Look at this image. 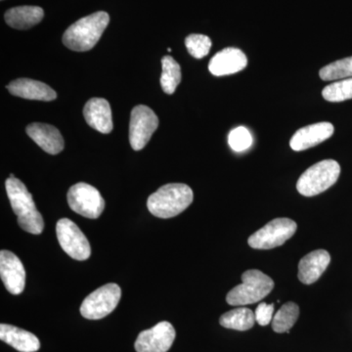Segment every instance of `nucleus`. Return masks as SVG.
Wrapping results in <instances>:
<instances>
[{
	"label": "nucleus",
	"mask_w": 352,
	"mask_h": 352,
	"mask_svg": "<svg viewBox=\"0 0 352 352\" xmlns=\"http://www.w3.org/2000/svg\"><path fill=\"white\" fill-rule=\"evenodd\" d=\"M335 127L331 122H317L298 129L289 141L294 151L300 152L314 147L333 135Z\"/></svg>",
	"instance_id": "nucleus-13"
},
{
	"label": "nucleus",
	"mask_w": 352,
	"mask_h": 352,
	"mask_svg": "<svg viewBox=\"0 0 352 352\" xmlns=\"http://www.w3.org/2000/svg\"><path fill=\"white\" fill-rule=\"evenodd\" d=\"M300 315V307L295 302H287L278 310L272 319L273 331L276 333H289Z\"/></svg>",
	"instance_id": "nucleus-23"
},
{
	"label": "nucleus",
	"mask_w": 352,
	"mask_h": 352,
	"mask_svg": "<svg viewBox=\"0 0 352 352\" xmlns=\"http://www.w3.org/2000/svg\"><path fill=\"white\" fill-rule=\"evenodd\" d=\"M330 261V254L325 250L309 252L298 263V279L305 285L315 283L327 270Z\"/></svg>",
	"instance_id": "nucleus-18"
},
{
	"label": "nucleus",
	"mask_w": 352,
	"mask_h": 352,
	"mask_svg": "<svg viewBox=\"0 0 352 352\" xmlns=\"http://www.w3.org/2000/svg\"><path fill=\"white\" fill-rule=\"evenodd\" d=\"M108 13L99 11L76 21L63 36V43L69 50L83 52L92 50L108 27Z\"/></svg>",
	"instance_id": "nucleus-3"
},
{
	"label": "nucleus",
	"mask_w": 352,
	"mask_h": 352,
	"mask_svg": "<svg viewBox=\"0 0 352 352\" xmlns=\"http://www.w3.org/2000/svg\"><path fill=\"white\" fill-rule=\"evenodd\" d=\"M273 314H274V305H267L265 302L261 303L256 307V312H254L256 321L261 326H267L274 317Z\"/></svg>",
	"instance_id": "nucleus-28"
},
{
	"label": "nucleus",
	"mask_w": 352,
	"mask_h": 352,
	"mask_svg": "<svg viewBox=\"0 0 352 352\" xmlns=\"http://www.w3.org/2000/svg\"><path fill=\"white\" fill-rule=\"evenodd\" d=\"M175 330L170 322L163 321L139 333L135 342L138 352H168L175 340Z\"/></svg>",
	"instance_id": "nucleus-11"
},
{
	"label": "nucleus",
	"mask_w": 352,
	"mask_h": 352,
	"mask_svg": "<svg viewBox=\"0 0 352 352\" xmlns=\"http://www.w3.org/2000/svg\"><path fill=\"white\" fill-rule=\"evenodd\" d=\"M296 223L294 220L275 219L252 234L248 240L250 247L256 250H270L282 245L295 235Z\"/></svg>",
	"instance_id": "nucleus-7"
},
{
	"label": "nucleus",
	"mask_w": 352,
	"mask_h": 352,
	"mask_svg": "<svg viewBox=\"0 0 352 352\" xmlns=\"http://www.w3.org/2000/svg\"><path fill=\"white\" fill-rule=\"evenodd\" d=\"M163 73L161 76V85L164 94H173L178 85L182 82V68L179 64L168 55L162 59Z\"/></svg>",
	"instance_id": "nucleus-22"
},
{
	"label": "nucleus",
	"mask_w": 352,
	"mask_h": 352,
	"mask_svg": "<svg viewBox=\"0 0 352 352\" xmlns=\"http://www.w3.org/2000/svg\"><path fill=\"white\" fill-rule=\"evenodd\" d=\"M340 166L333 160H324L310 166L296 183L298 193L314 197L323 193L339 179Z\"/></svg>",
	"instance_id": "nucleus-5"
},
{
	"label": "nucleus",
	"mask_w": 352,
	"mask_h": 352,
	"mask_svg": "<svg viewBox=\"0 0 352 352\" xmlns=\"http://www.w3.org/2000/svg\"><path fill=\"white\" fill-rule=\"evenodd\" d=\"M43 17V9L38 6L14 7L6 13L7 24L17 30L31 29L41 23Z\"/></svg>",
	"instance_id": "nucleus-20"
},
{
	"label": "nucleus",
	"mask_w": 352,
	"mask_h": 352,
	"mask_svg": "<svg viewBox=\"0 0 352 352\" xmlns=\"http://www.w3.org/2000/svg\"><path fill=\"white\" fill-rule=\"evenodd\" d=\"M120 298L122 289L119 285H104L85 298L80 307V314L89 320H99L112 314L119 305Z\"/></svg>",
	"instance_id": "nucleus-6"
},
{
	"label": "nucleus",
	"mask_w": 352,
	"mask_h": 352,
	"mask_svg": "<svg viewBox=\"0 0 352 352\" xmlns=\"http://www.w3.org/2000/svg\"><path fill=\"white\" fill-rule=\"evenodd\" d=\"M0 277L9 293L20 295L25 285V271L20 258L13 252H0Z\"/></svg>",
	"instance_id": "nucleus-12"
},
{
	"label": "nucleus",
	"mask_w": 352,
	"mask_h": 352,
	"mask_svg": "<svg viewBox=\"0 0 352 352\" xmlns=\"http://www.w3.org/2000/svg\"><path fill=\"white\" fill-rule=\"evenodd\" d=\"M228 143L233 151L243 152L251 147L252 138L245 127H236L229 133Z\"/></svg>",
	"instance_id": "nucleus-27"
},
{
	"label": "nucleus",
	"mask_w": 352,
	"mask_h": 352,
	"mask_svg": "<svg viewBox=\"0 0 352 352\" xmlns=\"http://www.w3.org/2000/svg\"><path fill=\"white\" fill-rule=\"evenodd\" d=\"M194 194L188 185L170 183L164 185L149 197V212L160 219H171L182 214L193 201Z\"/></svg>",
	"instance_id": "nucleus-2"
},
{
	"label": "nucleus",
	"mask_w": 352,
	"mask_h": 352,
	"mask_svg": "<svg viewBox=\"0 0 352 352\" xmlns=\"http://www.w3.org/2000/svg\"><path fill=\"white\" fill-rule=\"evenodd\" d=\"M7 89L14 96L29 100L52 101L57 98L55 90L45 83L30 78H18L7 85Z\"/></svg>",
	"instance_id": "nucleus-17"
},
{
	"label": "nucleus",
	"mask_w": 352,
	"mask_h": 352,
	"mask_svg": "<svg viewBox=\"0 0 352 352\" xmlns=\"http://www.w3.org/2000/svg\"><path fill=\"white\" fill-rule=\"evenodd\" d=\"M0 340L20 352H36L41 342L34 333L8 324L0 325Z\"/></svg>",
	"instance_id": "nucleus-19"
},
{
	"label": "nucleus",
	"mask_w": 352,
	"mask_h": 352,
	"mask_svg": "<svg viewBox=\"0 0 352 352\" xmlns=\"http://www.w3.org/2000/svg\"><path fill=\"white\" fill-rule=\"evenodd\" d=\"M83 115L88 126L103 134L113 131L112 110L110 104L103 98H92L83 109Z\"/></svg>",
	"instance_id": "nucleus-16"
},
{
	"label": "nucleus",
	"mask_w": 352,
	"mask_h": 352,
	"mask_svg": "<svg viewBox=\"0 0 352 352\" xmlns=\"http://www.w3.org/2000/svg\"><path fill=\"white\" fill-rule=\"evenodd\" d=\"M322 80H342L352 78V56L338 60L324 67L319 72Z\"/></svg>",
	"instance_id": "nucleus-24"
},
{
	"label": "nucleus",
	"mask_w": 352,
	"mask_h": 352,
	"mask_svg": "<svg viewBox=\"0 0 352 352\" xmlns=\"http://www.w3.org/2000/svg\"><path fill=\"white\" fill-rule=\"evenodd\" d=\"M185 45L189 54L196 59L207 56L212 47V41L207 36L204 34H190L185 39Z\"/></svg>",
	"instance_id": "nucleus-26"
},
{
	"label": "nucleus",
	"mask_w": 352,
	"mask_h": 352,
	"mask_svg": "<svg viewBox=\"0 0 352 352\" xmlns=\"http://www.w3.org/2000/svg\"><path fill=\"white\" fill-rule=\"evenodd\" d=\"M248 66V58L239 48L227 47L210 60L208 69L215 76L233 75Z\"/></svg>",
	"instance_id": "nucleus-14"
},
{
	"label": "nucleus",
	"mask_w": 352,
	"mask_h": 352,
	"mask_svg": "<svg viewBox=\"0 0 352 352\" xmlns=\"http://www.w3.org/2000/svg\"><path fill=\"white\" fill-rule=\"evenodd\" d=\"M322 95L329 102H342L352 99V78L331 83L324 88Z\"/></svg>",
	"instance_id": "nucleus-25"
},
{
	"label": "nucleus",
	"mask_w": 352,
	"mask_h": 352,
	"mask_svg": "<svg viewBox=\"0 0 352 352\" xmlns=\"http://www.w3.org/2000/svg\"><path fill=\"white\" fill-rule=\"evenodd\" d=\"M7 196L14 214L18 217V224L25 232L39 235L43 233V215L36 207L32 194L24 183L18 178L9 177L6 182Z\"/></svg>",
	"instance_id": "nucleus-1"
},
{
	"label": "nucleus",
	"mask_w": 352,
	"mask_h": 352,
	"mask_svg": "<svg viewBox=\"0 0 352 352\" xmlns=\"http://www.w3.org/2000/svg\"><path fill=\"white\" fill-rule=\"evenodd\" d=\"M27 134L46 153L57 155L64 149V138L56 127L34 122L27 126Z\"/></svg>",
	"instance_id": "nucleus-15"
},
{
	"label": "nucleus",
	"mask_w": 352,
	"mask_h": 352,
	"mask_svg": "<svg viewBox=\"0 0 352 352\" xmlns=\"http://www.w3.org/2000/svg\"><path fill=\"white\" fill-rule=\"evenodd\" d=\"M220 325L236 331H248L254 327L256 323V315L247 307H238L230 310L219 319Z\"/></svg>",
	"instance_id": "nucleus-21"
},
{
	"label": "nucleus",
	"mask_w": 352,
	"mask_h": 352,
	"mask_svg": "<svg viewBox=\"0 0 352 352\" xmlns=\"http://www.w3.org/2000/svg\"><path fill=\"white\" fill-rule=\"evenodd\" d=\"M57 239L63 251L76 261H87L91 256V248L85 234L75 222L62 219L57 222Z\"/></svg>",
	"instance_id": "nucleus-9"
},
{
	"label": "nucleus",
	"mask_w": 352,
	"mask_h": 352,
	"mask_svg": "<svg viewBox=\"0 0 352 352\" xmlns=\"http://www.w3.org/2000/svg\"><path fill=\"white\" fill-rule=\"evenodd\" d=\"M67 198L69 208L87 219H98L105 208V201L102 198L100 192L87 183L73 185Z\"/></svg>",
	"instance_id": "nucleus-8"
},
{
	"label": "nucleus",
	"mask_w": 352,
	"mask_h": 352,
	"mask_svg": "<svg viewBox=\"0 0 352 352\" xmlns=\"http://www.w3.org/2000/svg\"><path fill=\"white\" fill-rule=\"evenodd\" d=\"M157 126L159 119L152 109L144 105L132 109L129 122V142L132 149L135 151L142 150L149 142Z\"/></svg>",
	"instance_id": "nucleus-10"
},
{
	"label": "nucleus",
	"mask_w": 352,
	"mask_h": 352,
	"mask_svg": "<svg viewBox=\"0 0 352 352\" xmlns=\"http://www.w3.org/2000/svg\"><path fill=\"white\" fill-rule=\"evenodd\" d=\"M243 283L231 289L226 296L230 305H247L261 302L274 288V282L261 271L251 270L242 275Z\"/></svg>",
	"instance_id": "nucleus-4"
}]
</instances>
